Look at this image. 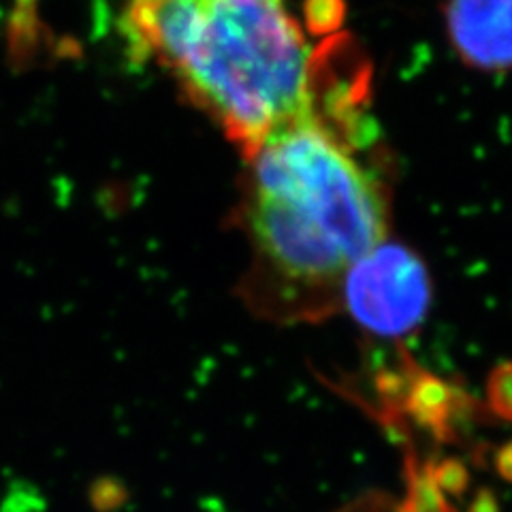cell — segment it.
Masks as SVG:
<instances>
[{
	"label": "cell",
	"instance_id": "obj_2",
	"mask_svg": "<svg viewBox=\"0 0 512 512\" xmlns=\"http://www.w3.org/2000/svg\"><path fill=\"white\" fill-rule=\"evenodd\" d=\"M128 54L169 73L246 160L312 116L316 50L286 0H126Z\"/></svg>",
	"mask_w": 512,
	"mask_h": 512
},
{
	"label": "cell",
	"instance_id": "obj_6",
	"mask_svg": "<svg viewBox=\"0 0 512 512\" xmlns=\"http://www.w3.org/2000/svg\"><path fill=\"white\" fill-rule=\"evenodd\" d=\"M495 402H498V410L512 416V367H508L506 374L495 376Z\"/></svg>",
	"mask_w": 512,
	"mask_h": 512
},
{
	"label": "cell",
	"instance_id": "obj_5",
	"mask_svg": "<svg viewBox=\"0 0 512 512\" xmlns=\"http://www.w3.org/2000/svg\"><path fill=\"white\" fill-rule=\"evenodd\" d=\"M408 491L404 498H395L384 491H370L346 502L333 512H457L436 474L427 468H410Z\"/></svg>",
	"mask_w": 512,
	"mask_h": 512
},
{
	"label": "cell",
	"instance_id": "obj_3",
	"mask_svg": "<svg viewBox=\"0 0 512 512\" xmlns=\"http://www.w3.org/2000/svg\"><path fill=\"white\" fill-rule=\"evenodd\" d=\"M431 284L423 259L408 246L384 239L350 269L342 310L382 340H399L423 325Z\"/></svg>",
	"mask_w": 512,
	"mask_h": 512
},
{
	"label": "cell",
	"instance_id": "obj_1",
	"mask_svg": "<svg viewBox=\"0 0 512 512\" xmlns=\"http://www.w3.org/2000/svg\"><path fill=\"white\" fill-rule=\"evenodd\" d=\"M370 143L308 116L246 158L233 222L248 250L237 291L254 316L314 325L342 312L350 269L389 237L391 195Z\"/></svg>",
	"mask_w": 512,
	"mask_h": 512
},
{
	"label": "cell",
	"instance_id": "obj_4",
	"mask_svg": "<svg viewBox=\"0 0 512 512\" xmlns=\"http://www.w3.org/2000/svg\"><path fill=\"white\" fill-rule=\"evenodd\" d=\"M448 39L474 69H512V0H448Z\"/></svg>",
	"mask_w": 512,
	"mask_h": 512
}]
</instances>
